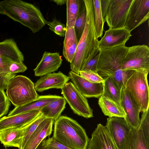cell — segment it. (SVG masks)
<instances>
[{
    "label": "cell",
    "instance_id": "33",
    "mask_svg": "<svg viewBox=\"0 0 149 149\" xmlns=\"http://www.w3.org/2000/svg\"><path fill=\"white\" fill-rule=\"evenodd\" d=\"M46 24L49 26V29L56 35L61 37H65L66 32L65 24L56 19L52 21H46Z\"/></svg>",
    "mask_w": 149,
    "mask_h": 149
},
{
    "label": "cell",
    "instance_id": "4",
    "mask_svg": "<svg viewBox=\"0 0 149 149\" xmlns=\"http://www.w3.org/2000/svg\"><path fill=\"white\" fill-rule=\"evenodd\" d=\"M54 122L53 136L56 140L72 149H86L89 139L76 121L60 116Z\"/></svg>",
    "mask_w": 149,
    "mask_h": 149
},
{
    "label": "cell",
    "instance_id": "30",
    "mask_svg": "<svg viewBox=\"0 0 149 149\" xmlns=\"http://www.w3.org/2000/svg\"><path fill=\"white\" fill-rule=\"evenodd\" d=\"M94 7L95 25L97 36L98 38L103 34L105 20L103 19L101 8L100 0H93Z\"/></svg>",
    "mask_w": 149,
    "mask_h": 149
},
{
    "label": "cell",
    "instance_id": "24",
    "mask_svg": "<svg viewBox=\"0 0 149 149\" xmlns=\"http://www.w3.org/2000/svg\"><path fill=\"white\" fill-rule=\"evenodd\" d=\"M66 29L63 41V55L67 61L70 63L74 55L78 42L74 27L66 28Z\"/></svg>",
    "mask_w": 149,
    "mask_h": 149
},
{
    "label": "cell",
    "instance_id": "11",
    "mask_svg": "<svg viewBox=\"0 0 149 149\" xmlns=\"http://www.w3.org/2000/svg\"><path fill=\"white\" fill-rule=\"evenodd\" d=\"M149 17V0H133L124 28L131 32Z\"/></svg>",
    "mask_w": 149,
    "mask_h": 149
},
{
    "label": "cell",
    "instance_id": "5",
    "mask_svg": "<svg viewBox=\"0 0 149 149\" xmlns=\"http://www.w3.org/2000/svg\"><path fill=\"white\" fill-rule=\"evenodd\" d=\"M6 89L7 97L15 107L26 104L39 96L33 83L23 75H18L13 78Z\"/></svg>",
    "mask_w": 149,
    "mask_h": 149
},
{
    "label": "cell",
    "instance_id": "8",
    "mask_svg": "<svg viewBox=\"0 0 149 149\" xmlns=\"http://www.w3.org/2000/svg\"><path fill=\"white\" fill-rule=\"evenodd\" d=\"M122 70L149 71V48L145 45L129 47L121 63Z\"/></svg>",
    "mask_w": 149,
    "mask_h": 149
},
{
    "label": "cell",
    "instance_id": "36",
    "mask_svg": "<svg viewBox=\"0 0 149 149\" xmlns=\"http://www.w3.org/2000/svg\"><path fill=\"white\" fill-rule=\"evenodd\" d=\"M10 104L4 91L0 89V118L7 113Z\"/></svg>",
    "mask_w": 149,
    "mask_h": 149
},
{
    "label": "cell",
    "instance_id": "10",
    "mask_svg": "<svg viewBox=\"0 0 149 149\" xmlns=\"http://www.w3.org/2000/svg\"><path fill=\"white\" fill-rule=\"evenodd\" d=\"M24 55L12 38L0 42V77L10 74L9 68L13 62H23Z\"/></svg>",
    "mask_w": 149,
    "mask_h": 149
},
{
    "label": "cell",
    "instance_id": "15",
    "mask_svg": "<svg viewBox=\"0 0 149 149\" xmlns=\"http://www.w3.org/2000/svg\"><path fill=\"white\" fill-rule=\"evenodd\" d=\"M132 36L131 32L123 28L109 29L98 41V48L100 50L116 46L125 45Z\"/></svg>",
    "mask_w": 149,
    "mask_h": 149
},
{
    "label": "cell",
    "instance_id": "14",
    "mask_svg": "<svg viewBox=\"0 0 149 149\" xmlns=\"http://www.w3.org/2000/svg\"><path fill=\"white\" fill-rule=\"evenodd\" d=\"M68 76L76 88L86 98H99L102 95V83L91 82L71 71L69 72Z\"/></svg>",
    "mask_w": 149,
    "mask_h": 149
},
{
    "label": "cell",
    "instance_id": "26",
    "mask_svg": "<svg viewBox=\"0 0 149 149\" xmlns=\"http://www.w3.org/2000/svg\"><path fill=\"white\" fill-rule=\"evenodd\" d=\"M66 101L63 97L52 101L40 110L46 118L52 119L54 122L61 116L65 107Z\"/></svg>",
    "mask_w": 149,
    "mask_h": 149
},
{
    "label": "cell",
    "instance_id": "25",
    "mask_svg": "<svg viewBox=\"0 0 149 149\" xmlns=\"http://www.w3.org/2000/svg\"><path fill=\"white\" fill-rule=\"evenodd\" d=\"M122 149H149L141 128L132 130Z\"/></svg>",
    "mask_w": 149,
    "mask_h": 149
},
{
    "label": "cell",
    "instance_id": "37",
    "mask_svg": "<svg viewBox=\"0 0 149 149\" xmlns=\"http://www.w3.org/2000/svg\"><path fill=\"white\" fill-rule=\"evenodd\" d=\"M45 145L47 149H72L58 142L53 136L45 139Z\"/></svg>",
    "mask_w": 149,
    "mask_h": 149
},
{
    "label": "cell",
    "instance_id": "18",
    "mask_svg": "<svg viewBox=\"0 0 149 149\" xmlns=\"http://www.w3.org/2000/svg\"><path fill=\"white\" fill-rule=\"evenodd\" d=\"M41 112L34 110L0 118V131L11 128H23L33 120Z\"/></svg>",
    "mask_w": 149,
    "mask_h": 149
},
{
    "label": "cell",
    "instance_id": "17",
    "mask_svg": "<svg viewBox=\"0 0 149 149\" xmlns=\"http://www.w3.org/2000/svg\"><path fill=\"white\" fill-rule=\"evenodd\" d=\"M62 61L59 53L45 52L41 60L33 70L35 76H42L57 70Z\"/></svg>",
    "mask_w": 149,
    "mask_h": 149
},
{
    "label": "cell",
    "instance_id": "6",
    "mask_svg": "<svg viewBox=\"0 0 149 149\" xmlns=\"http://www.w3.org/2000/svg\"><path fill=\"white\" fill-rule=\"evenodd\" d=\"M148 70H139L133 71L125 86L139 107L141 112L149 107V90L147 79Z\"/></svg>",
    "mask_w": 149,
    "mask_h": 149
},
{
    "label": "cell",
    "instance_id": "21",
    "mask_svg": "<svg viewBox=\"0 0 149 149\" xmlns=\"http://www.w3.org/2000/svg\"><path fill=\"white\" fill-rule=\"evenodd\" d=\"M61 97L56 95H39L36 99L26 104L15 107L7 116H12L34 110L40 111L45 106Z\"/></svg>",
    "mask_w": 149,
    "mask_h": 149
},
{
    "label": "cell",
    "instance_id": "35",
    "mask_svg": "<svg viewBox=\"0 0 149 149\" xmlns=\"http://www.w3.org/2000/svg\"><path fill=\"white\" fill-rule=\"evenodd\" d=\"M100 50L98 49L94 56L83 65L80 71L91 70L97 72V66Z\"/></svg>",
    "mask_w": 149,
    "mask_h": 149
},
{
    "label": "cell",
    "instance_id": "2",
    "mask_svg": "<svg viewBox=\"0 0 149 149\" xmlns=\"http://www.w3.org/2000/svg\"><path fill=\"white\" fill-rule=\"evenodd\" d=\"M0 13L28 28L33 33L39 31L46 24L47 21L38 8L21 0L0 1Z\"/></svg>",
    "mask_w": 149,
    "mask_h": 149
},
{
    "label": "cell",
    "instance_id": "7",
    "mask_svg": "<svg viewBox=\"0 0 149 149\" xmlns=\"http://www.w3.org/2000/svg\"><path fill=\"white\" fill-rule=\"evenodd\" d=\"M61 94L75 113L86 118L93 117V110L90 107L86 98L72 82H67L65 85L61 89Z\"/></svg>",
    "mask_w": 149,
    "mask_h": 149
},
{
    "label": "cell",
    "instance_id": "12",
    "mask_svg": "<svg viewBox=\"0 0 149 149\" xmlns=\"http://www.w3.org/2000/svg\"><path fill=\"white\" fill-rule=\"evenodd\" d=\"M106 126L117 149H122L132 129L124 118L117 117L107 118Z\"/></svg>",
    "mask_w": 149,
    "mask_h": 149
},
{
    "label": "cell",
    "instance_id": "1",
    "mask_svg": "<svg viewBox=\"0 0 149 149\" xmlns=\"http://www.w3.org/2000/svg\"><path fill=\"white\" fill-rule=\"evenodd\" d=\"M87 11L86 24L73 59L70 63L71 71L79 74L84 64L98 49L99 40L96 32L93 0H84Z\"/></svg>",
    "mask_w": 149,
    "mask_h": 149
},
{
    "label": "cell",
    "instance_id": "16",
    "mask_svg": "<svg viewBox=\"0 0 149 149\" xmlns=\"http://www.w3.org/2000/svg\"><path fill=\"white\" fill-rule=\"evenodd\" d=\"M86 149H117L106 126L99 123L89 139Z\"/></svg>",
    "mask_w": 149,
    "mask_h": 149
},
{
    "label": "cell",
    "instance_id": "28",
    "mask_svg": "<svg viewBox=\"0 0 149 149\" xmlns=\"http://www.w3.org/2000/svg\"><path fill=\"white\" fill-rule=\"evenodd\" d=\"M87 11L84 0H80L78 14L74 25V29L78 42L83 33L86 23Z\"/></svg>",
    "mask_w": 149,
    "mask_h": 149
},
{
    "label": "cell",
    "instance_id": "32",
    "mask_svg": "<svg viewBox=\"0 0 149 149\" xmlns=\"http://www.w3.org/2000/svg\"><path fill=\"white\" fill-rule=\"evenodd\" d=\"M139 127L142 130L146 143L149 146V109L143 112Z\"/></svg>",
    "mask_w": 149,
    "mask_h": 149
},
{
    "label": "cell",
    "instance_id": "27",
    "mask_svg": "<svg viewBox=\"0 0 149 149\" xmlns=\"http://www.w3.org/2000/svg\"><path fill=\"white\" fill-rule=\"evenodd\" d=\"M104 79V80L102 83L103 90L102 95L109 98L121 105V89L110 76L106 77Z\"/></svg>",
    "mask_w": 149,
    "mask_h": 149
},
{
    "label": "cell",
    "instance_id": "9",
    "mask_svg": "<svg viewBox=\"0 0 149 149\" xmlns=\"http://www.w3.org/2000/svg\"><path fill=\"white\" fill-rule=\"evenodd\" d=\"M133 0H110L105 20L109 29L125 27Z\"/></svg>",
    "mask_w": 149,
    "mask_h": 149
},
{
    "label": "cell",
    "instance_id": "40",
    "mask_svg": "<svg viewBox=\"0 0 149 149\" xmlns=\"http://www.w3.org/2000/svg\"><path fill=\"white\" fill-rule=\"evenodd\" d=\"M57 5L62 6L66 3L67 0H53Z\"/></svg>",
    "mask_w": 149,
    "mask_h": 149
},
{
    "label": "cell",
    "instance_id": "20",
    "mask_svg": "<svg viewBox=\"0 0 149 149\" xmlns=\"http://www.w3.org/2000/svg\"><path fill=\"white\" fill-rule=\"evenodd\" d=\"M54 121L46 118L39 125L31 135L23 149H36L40 143L52 134Z\"/></svg>",
    "mask_w": 149,
    "mask_h": 149
},
{
    "label": "cell",
    "instance_id": "41",
    "mask_svg": "<svg viewBox=\"0 0 149 149\" xmlns=\"http://www.w3.org/2000/svg\"><path fill=\"white\" fill-rule=\"evenodd\" d=\"M46 138L44 139L37 147L36 149H47L45 145V141Z\"/></svg>",
    "mask_w": 149,
    "mask_h": 149
},
{
    "label": "cell",
    "instance_id": "29",
    "mask_svg": "<svg viewBox=\"0 0 149 149\" xmlns=\"http://www.w3.org/2000/svg\"><path fill=\"white\" fill-rule=\"evenodd\" d=\"M80 2V0H67L66 28L74 27Z\"/></svg>",
    "mask_w": 149,
    "mask_h": 149
},
{
    "label": "cell",
    "instance_id": "39",
    "mask_svg": "<svg viewBox=\"0 0 149 149\" xmlns=\"http://www.w3.org/2000/svg\"><path fill=\"white\" fill-rule=\"evenodd\" d=\"M100 0L102 16L103 19L105 20V15L109 7L110 0Z\"/></svg>",
    "mask_w": 149,
    "mask_h": 149
},
{
    "label": "cell",
    "instance_id": "19",
    "mask_svg": "<svg viewBox=\"0 0 149 149\" xmlns=\"http://www.w3.org/2000/svg\"><path fill=\"white\" fill-rule=\"evenodd\" d=\"M70 79L68 76L61 71L52 73L41 76L34 84L35 88L40 92L51 88L61 89Z\"/></svg>",
    "mask_w": 149,
    "mask_h": 149
},
{
    "label": "cell",
    "instance_id": "13",
    "mask_svg": "<svg viewBox=\"0 0 149 149\" xmlns=\"http://www.w3.org/2000/svg\"><path fill=\"white\" fill-rule=\"evenodd\" d=\"M121 105L126 116L125 118L132 129L139 128L140 122L139 107L124 86L121 90Z\"/></svg>",
    "mask_w": 149,
    "mask_h": 149
},
{
    "label": "cell",
    "instance_id": "3",
    "mask_svg": "<svg viewBox=\"0 0 149 149\" xmlns=\"http://www.w3.org/2000/svg\"><path fill=\"white\" fill-rule=\"evenodd\" d=\"M129 47L121 45L100 50L97 64L98 74L103 77L110 76L122 89L133 70H122V61Z\"/></svg>",
    "mask_w": 149,
    "mask_h": 149
},
{
    "label": "cell",
    "instance_id": "22",
    "mask_svg": "<svg viewBox=\"0 0 149 149\" xmlns=\"http://www.w3.org/2000/svg\"><path fill=\"white\" fill-rule=\"evenodd\" d=\"M24 127L11 128L0 131V141L6 147H14L22 149Z\"/></svg>",
    "mask_w": 149,
    "mask_h": 149
},
{
    "label": "cell",
    "instance_id": "38",
    "mask_svg": "<svg viewBox=\"0 0 149 149\" xmlns=\"http://www.w3.org/2000/svg\"><path fill=\"white\" fill-rule=\"evenodd\" d=\"M27 69L23 62H13L9 66L10 72L12 74L19 72H24Z\"/></svg>",
    "mask_w": 149,
    "mask_h": 149
},
{
    "label": "cell",
    "instance_id": "34",
    "mask_svg": "<svg viewBox=\"0 0 149 149\" xmlns=\"http://www.w3.org/2000/svg\"><path fill=\"white\" fill-rule=\"evenodd\" d=\"M79 74L86 80L93 83H103L104 81V79L96 71L91 70L80 71Z\"/></svg>",
    "mask_w": 149,
    "mask_h": 149
},
{
    "label": "cell",
    "instance_id": "23",
    "mask_svg": "<svg viewBox=\"0 0 149 149\" xmlns=\"http://www.w3.org/2000/svg\"><path fill=\"white\" fill-rule=\"evenodd\" d=\"M98 103L104 114L111 117L125 118L126 114L121 106L109 98L102 95L99 98Z\"/></svg>",
    "mask_w": 149,
    "mask_h": 149
},
{
    "label": "cell",
    "instance_id": "31",
    "mask_svg": "<svg viewBox=\"0 0 149 149\" xmlns=\"http://www.w3.org/2000/svg\"><path fill=\"white\" fill-rule=\"evenodd\" d=\"M45 118L46 117L41 113L33 120L24 127L22 149H23L27 141L39 125Z\"/></svg>",
    "mask_w": 149,
    "mask_h": 149
}]
</instances>
